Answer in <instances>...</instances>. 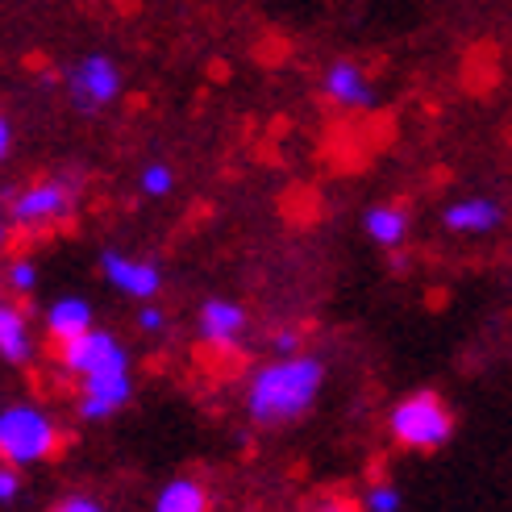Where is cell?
Here are the masks:
<instances>
[{
    "mask_svg": "<svg viewBox=\"0 0 512 512\" xmlns=\"http://www.w3.org/2000/svg\"><path fill=\"white\" fill-rule=\"evenodd\" d=\"M17 496H21V475H17V467L0 463V504H13Z\"/></svg>",
    "mask_w": 512,
    "mask_h": 512,
    "instance_id": "19",
    "label": "cell"
},
{
    "mask_svg": "<svg viewBox=\"0 0 512 512\" xmlns=\"http://www.w3.org/2000/svg\"><path fill=\"white\" fill-rule=\"evenodd\" d=\"M171 188H175V171H171L167 163H146V167H142L138 192H142L146 200H163Z\"/></svg>",
    "mask_w": 512,
    "mask_h": 512,
    "instance_id": "16",
    "label": "cell"
},
{
    "mask_svg": "<svg viewBox=\"0 0 512 512\" xmlns=\"http://www.w3.org/2000/svg\"><path fill=\"white\" fill-rule=\"evenodd\" d=\"M275 354H296L300 350V329H279V334L271 338Z\"/></svg>",
    "mask_w": 512,
    "mask_h": 512,
    "instance_id": "21",
    "label": "cell"
},
{
    "mask_svg": "<svg viewBox=\"0 0 512 512\" xmlns=\"http://www.w3.org/2000/svg\"><path fill=\"white\" fill-rule=\"evenodd\" d=\"M408 229H413V217H408V209H400V204H371V209L363 213V234L379 246V250H400L408 242Z\"/></svg>",
    "mask_w": 512,
    "mask_h": 512,
    "instance_id": "12",
    "label": "cell"
},
{
    "mask_svg": "<svg viewBox=\"0 0 512 512\" xmlns=\"http://www.w3.org/2000/svg\"><path fill=\"white\" fill-rule=\"evenodd\" d=\"M59 454V425L34 404L0 408V463L9 467H38Z\"/></svg>",
    "mask_w": 512,
    "mask_h": 512,
    "instance_id": "4",
    "label": "cell"
},
{
    "mask_svg": "<svg viewBox=\"0 0 512 512\" xmlns=\"http://www.w3.org/2000/svg\"><path fill=\"white\" fill-rule=\"evenodd\" d=\"M321 388H325V363L317 354H304V350L275 354L246 383V417L263 429L292 425L300 417H309Z\"/></svg>",
    "mask_w": 512,
    "mask_h": 512,
    "instance_id": "2",
    "label": "cell"
},
{
    "mask_svg": "<svg viewBox=\"0 0 512 512\" xmlns=\"http://www.w3.org/2000/svg\"><path fill=\"white\" fill-rule=\"evenodd\" d=\"M59 367L80 383V417L109 421L134 400L130 350L109 329H88L84 338L59 346Z\"/></svg>",
    "mask_w": 512,
    "mask_h": 512,
    "instance_id": "1",
    "label": "cell"
},
{
    "mask_svg": "<svg viewBox=\"0 0 512 512\" xmlns=\"http://www.w3.org/2000/svg\"><path fill=\"white\" fill-rule=\"evenodd\" d=\"M9 150H13V125H9L5 113H0V163L9 159Z\"/></svg>",
    "mask_w": 512,
    "mask_h": 512,
    "instance_id": "23",
    "label": "cell"
},
{
    "mask_svg": "<svg viewBox=\"0 0 512 512\" xmlns=\"http://www.w3.org/2000/svg\"><path fill=\"white\" fill-rule=\"evenodd\" d=\"M196 329H200V342L209 350H234L242 338H246V309L238 300H204L200 304V317H196Z\"/></svg>",
    "mask_w": 512,
    "mask_h": 512,
    "instance_id": "10",
    "label": "cell"
},
{
    "mask_svg": "<svg viewBox=\"0 0 512 512\" xmlns=\"http://www.w3.org/2000/svg\"><path fill=\"white\" fill-rule=\"evenodd\" d=\"M313 512H363V504H354V500H342V496H329L321 500Z\"/></svg>",
    "mask_w": 512,
    "mask_h": 512,
    "instance_id": "22",
    "label": "cell"
},
{
    "mask_svg": "<svg viewBox=\"0 0 512 512\" xmlns=\"http://www.w3.org/2000/svg\"><path fill=\"white\" fill-rule=\"evenodd\" d=\"M88 329H96V325H92V304L84 296H59L46 309V334H50V342H55V346L84 338Z\"/></svg>",
    "mask_w": 512,
    "mask_h": 512,
    "instance_id": "11",
    "label": "cell"
},
{
    "mask_svg": "<svg viewBox=\"0 0 512 512\" xmlns=\"http://www.w3.org/2000/svg\"><path fill=\"white\" fill-rule=\"evenodd\" d=\"M321 96L329 100V105L350 109V113H367V109H375V100H379L367 67L354 63V59H334L321 71Z\"/></svg>",
    "mask_w": 512,
    "mask_h": 512,
    "instance_id": "7",
    "label": "cell"
},
{
    "mask_svg": "<svg viewBox=\"0 0 512 512\" xmlns=\"http://www.w3.org/2000/svg\"><path fill=\"white\" fill-rule=\"evenodd\" d=\"M50 512H105V508H100V500H92V496H63Z\"/></svg>",
    "mask_w": 512,
    "mask_h": 512,
    "instance_id": "20",
    "label": "cell"
},
{
    "mask_svg": "<svg viewBox=\"0 0 512 512\" xmlns=\"http://www.w3.org/2000/svg\"><path fill=\"white\" fill-rule=\"evenodd\" d=\"M0 358L13 367H25L34 358L30 317H25L21 304H13V300H0Z\"/></svg>",
    "mask_w": 512,
    "mask_h": 512,
    "instance_id": "13",
    "label": "cell"
},
{
    "mask_svg": "<svg viewBox=\"0 0 512 512\" xmlns=\"http://www.w3.org/2000/svg\"><path fill=\"white\" fill-rule=\"evenodd\" d=\"M358 504H363V512H400L404 508V492L388 479H375Z\"/></svg>",
    "mask_w": 512,
    "mask_h": 512,
    "instance_id": "15",
    "label": "cell"
},
{
    "mask_svg": "<svg viewBox=\"0 0 512 512\" xmlns=\"http://www.w3.org/2000/svg\"><path fill=\"white\" fill-rule=\"evenodd\" d=\"M100 271H105V279L121 296H130L138 304H150L163 292V271L150 259H134V254L105 250V254H100Z\"/></svg>",
    "mask_w": 512,
    "mask_h": 512,
    "instance_id": "8",
    "label": "cell"
},
{
    "mask_svg": "<svg viewBox=\"0 0 512 512\" xmlns=\"http://www.w3.org/2000/svg\"><path fill=\"white\" fill-rule=\"evenodd\" d=\"M5 238H9V225H5V217H0V250H5ZM0 284H5V271H0Z\"/></svg>",
    "mask_w": 512,
    "mask_h": 512,
    "instance_id": "24",
    "label": "cell"
},
{
    "mask_svg": "<svg viewBox=\"0 0 512 512\" xmlns=\"http://www.w3.org/2000/svg\"><path fill=\"white\" fill-rule=\"evenodd\" d=\"M5 284H9L13 296H30V292L38 288V267H34V259H13V263L5 267Z\"/></svg>",
    "mask_w": 512,
    "mask_h": 512,
    "instance_id": "17",
    "label": "cell"
},
{
    "mask_svg": "<svg viewBox=\"0 0 512 512\" xmlns=\"http://www.w3.org/2000/svg\"><path fill=\"white\" fill-rule=\"evenodd\" d=\"M134 321H138V334H146V338H155V334H163V329H167V313L159 309L155 300H150L146 309H138Z\"/></svg>",
    "mask_w": 512,
    "mask_h": 512,
    "instance_id": "18",
    "label": "cell"
},
{
    "mask_svg": "<svg viewBox=\"0 0 512 512\" xmlns=\"http://www.w3.org/2000/svg\"><path fill=\"white\" fill-rule=\"evenodd\" d=\"M388 433H392V442L400 450L433 454L454 438V413L438 392H408L392 404Z\"/></svg>",
    "mask_w": 512,
    "mask_h": 512,
    "instance_id": "3",
    "label": "cell"
},
{
    "mask_svg": "<svg viewBox=\"0 0 512 512\" xmlns=\"http://www.w3.org/2000/svg\"><path fill=\"white\" fill-rule=\"evenodd\" d=\"M442 225L454 238H488L504 225V204L496 196H458L442 209Z\"/></svg>",
    "mask_w": 512,
    "mask_h": 512,
    "instance_id": "9",
    "label": "cell"
},
{
    "mask_svg": "<svg viewBox=\"0 0 512 512\" xmlns=\"http://www.w3.org/2000/svg\"><path fill=\"white\" fill-rule=\"evenodd\" d=\"M67 96L80 113H100L121 96V67L109 55H84L67 71Z\"/></svg>",
    "mask_w": 512,
    "mask_h": 512,
    "instance_id": "6",
    "label": "cell"
},
{
    "mask_svg": "<svg viewBox=\"0 0 512 512\" xmlns=\"http://www.w3.org/2000/svg\"><path fill=\"white\" fill-rule=\"evenodd\" d=\"M75 213V184L71 179H38L21 188L9 204V221L17 229H55Z\"/></svg>",
    "mask_w": 512,
    "mask_h": 512,
    "instance_id": "5",
    "label": "cell"
},
{
    "mask_svg": "<svg viewBox=\"0 0 512 512\" xmlns=\"http://www.w3.org/2000/svg\"><path fill=\"white\" fill-rule=\"evenodd\" d=\"M155 512H209V492H204L200 479L179 475L167 483V488H159Z\"/></svg>",
    "mask_w": 512,
    "mask_h": 512,
    "instance_id": "14",
    "label": "cell"
}]
</instances>
